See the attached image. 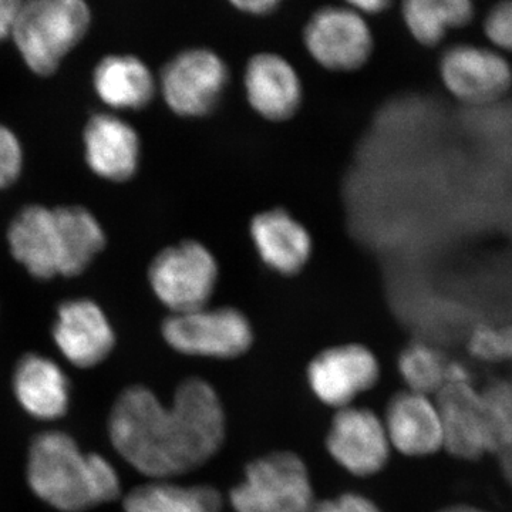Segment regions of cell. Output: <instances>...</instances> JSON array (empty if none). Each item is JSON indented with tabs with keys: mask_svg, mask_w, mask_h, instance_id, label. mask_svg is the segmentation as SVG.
<instances>
[{
	"mask_svg": "<svg viewBox=\"0 0 512 512\" xmlns=\"http://www.w3.org/2000/svg\"><path fill=\"white\" fill-rule=\"evenodd\" d=\"M109 434L130 466L164 480L202 466L220 450L224 409L210 384L194 377L178 386L170 407L147 387L133 386L114 403Z\"/></svg>",
	"mask_w": 512,
	"mask_h": 512,
	"instance_id": "obj_1",
	"label": "cell"
},
{
	"mask_svg": "<svg viewBox=\"0 0 512 512\" xmlns=\"http://www.w3.org/2000/svg\"><path fill=\"white\" fill-rule=\"evenodd\" d=\"M28 481L33 493L50 507L82 512L116 500L120 478L106 458L83 453L62 431H46L29 451Z\"/></svg>",
	"mask_w": 512,
	"mask_h": 512,
	"instance_id": "obj_2",
	"label": "cell"
},
{
	"mask_svg": "<svg viewBox=\"0 0 512 512\" xmlns=\"http://www.w3.org/2000/svg\"><path fill=\"white\" fill-rule=\"evenodd\" d=\"M90 25V10L80 0H35L22 3L12 36L33 72L49 76Z\"/></svg>",
	"mask_w": 512,
	"mask_h": 512,
	"instance_id": "obj_3",
	"label": "cell"
},
{
	"mask_svg": "<svg viewBox=\"0 0 512 512\" xmlns=\"http://www.w3.org/2000/svg\"><path fill=\"white\" fill-rule=\"evenodd\" d=\"M229 498L235 512H311L316 504L308 468L292 453L268 454L249 464Z\"/></svg>",
	"mask_w": 512,
	"mask_h": 512,
	"instance_id": "obj_4",
	"label": "cell"
},
{
	"mask_svg": "<svg viewBox=\"0 0 512 512\" xmlns=\"http://www.w3.org/2000/svg\"><path fill=\"white\" fill-rule=\"evenodd\" d=\"M148 279L173 315L197 311L207 306L217 286V259L200 242L183 241L154 258Z\"/></svg>",
	"mask_w": 512,
	"mask_h": 512,
	"instance_id": "obj_5",
	"label": "cell"
},
{
	"mask_svg": "<svg viewBox=\"0 0 512 512\" xmlns=\"http://www.w3.org/2000/svg\"><path fill=\"white\" fill-rule=\"evenodd\" d=\"M163 336L184 355L231 359L251 348V323L234 308L197 309L165 320Z\"/></svg>",
	"mask_w": 512,
	"mask_h": 512,
	"instance_id": "obj_6",
	"label": "cell"
},
{
	"mask_svg": "<svg viewBox=\"0 0 512 512\" xmlns=\"http://www.w3.org/2000/svg\"><path fill=\"white\" fill-rule=\"evenodd\" d=\"M228 82L227 66L217 53L190 49L165 64L161 93L178 116L204 117L218 106Z\"/></svg>",
	"mask_w": 512,
	"mask_h": 512,
	"instance_id": "obj_7",
	"label": "cell"
},
{
	"mask_svg": "<svg viewBox=\"0 0 512 512\" xmlns=\"http://www.w3.org/2000/svg\"><path fill=\"white\" fill-rule=\"evenodd\" d=\"M303 37L313 59L332 72H355L373 52L372 30L365 16L349 5L319 9Z\"/></svg>",
	"mask_w": 512,
	"mask_h": 512,
	"instance_id": "obj_8",
	"label": "cell"
},
{
	"mask_svg": "<svg viewBox=\"0 0 512 512\" xmlns=\"http://www.w3.org/2000/svg\"><path fill=\"white\" fill-rule=\"evenodd\" d=\"M444 86L467 104H490L501 99L512 86V70L503 56L473 45H458L440 60Z\"/></svg>",
	"mask_w": 512,
	"mask_h": 512,
	"instance_id": "obj_9",
	"label": "cell"
},
{
	"mask_svg": "<svg viewBox=\"0 0 512 512\" xmlns=\"http://www.w3.org/2000/svg\"><path fill=\"white\" fill-rule=\"evenodd\" d=\"M326 446L339 466L359 477L379 473L386 466L392 447L383 421L359 407H345L336 413Z\"/></svg>",
	"mask_w": 512,
	"mask_h": 512,
	"instance_id": "obj_10",
	"label": "cell"
},
{
	"mask_svg": "<svg viewBox=\"0 0 512 512\" xmlns=\"http://www.w3.org/2000/svg\"><path fill=\"white\" fill-rule=\"evenodd\" d=\"M380 369L369 349L360 345L336 346L319 353L308 369L309 384L319 400L345 409L359 394L375 386Z\"/></svg>",
	"mask_w": 512,
	"mask_h": 512,
	"instance_id": "obj_11",
	"label": "cell"
},
{
	"mask_svg": "<svg viewBox=\"0 0 512 512\" xmlns=\"http://www.w3.org/2000/svg\"><path fill=\"white\" fill-rule=\"evenodd\" d=\"M443 447L461 460H478L491 453L490 434L481 393L471 382H447L437 393Z\"/></svg>",
	"mask_w": 512,
	"mask_h": 512,
	"instance_id": "obj_12",
	"label": "cell"
},
{
	"mask_svg": "<svg viewBox=\"0 0 512 512\" xmlns=\"http://www.w3.org/2000/svg\"><path fill=\"white\" fill-rule=\"evenodd\" d=\"M53 338L66 360L82 369L103 362L116 343L106 315L96 303L87 299L60 306Z\"/></svg>",
	"mask_w": 512,
	"mask_h": 512,
	"instance_id": "obj_13",
	"label": "cell"
},
{
	"mask_svg": "<svg viewBox=\"0 0 512 512\" xmlns=\"http://www.w3.org/2000/svg\"><path fill=\"white\" fill-rule=\"evenodd\" d=\"M249 106L264 119L286 121L302 103V84L292 64L274 53L252 57L245 70Z\"/></svg>",
	"mask_w": 512,
	"mask_h": 512,
	"instance_id": "obj_14",
	"label": "cell"
},
{
	"mask_svg": "<svg viewBox=\"0 0 512 512\" xmlns=\"http://www.w3.org/2000/svg\"><path fill=\"white\" fill-rule=\"evenodd\" d=\"M384 429L390 446L404 456L426 457L443 447V427L437 404L429 396L397 393L386 409Z\"/></svg>",
	"mask_w": 512,
	"mask_h": 512,
	"instance_id": "obj_15",
	"label": "cell"
},
{
	"mask_svg": "<svg viewBox=\"0 0 512 512\" xmlns=\"http://www.w3.org/2000/svg\"><path fill=\"white\" fill-rule=\"evenodd\" d=\"M249 232L262 262L278 274H299L311 259L312 238L308 229L285 210L255 215Z\"/></svg>",
	"mask_w": 512,
	"mask_h": 512,
	"instance_id": "obj_16",
	"label": "cell"
},
{
	"mask_svg": "<svg viewBox=\"0 0 512 512\" xmlns=\"http://www.w3.org/2000/svg\"><path fill=\"white\" fill-rule=\"evenodd\" d=\"M86 158L90 168L110 181H127L136 174L140 140L136 130L109 114L94 116L84 131Z\"/></svg>",
	"mask_w": 512,
	"mask_h": 512,
	"instance_id": "obj_17",
	"label": "cell"
},
{
	"mask_svg": "<svg viewBox=\"0 0 512 512\" xmlns=\"http://www.w3.org/2000/svg\"><path fill=\"white\" fill-rule=\"evenodd\" d=\"M10 251L39 279L60 275V239L55 211L33 205L20 212L9 229Z\"/></svg>",
	"mask_w": 512,
	"mask_h": 512,
	"instance_id": "obj_18",
	"label": "cell"
},
{
	"mask_svg": "<svg viewBox=\"0 0 512 512\" xmlns=\"http://www.w3.org/2000/svg\"><path fill=\"white\" fill-rule=\"evenodd\" d=\"M13 392L26 413L55 420L69 409L70 384L62 367L49 357L26 355L16 366Z\"/></svg>",
	"mask_w": 512,
	"mask_h": 512,
	"instance_id": "obj_19",
	"label": "cell"
},
{
	"mask_svg": "<svg viewBox=\"0 0 512 512\" xmlns=\"http://www.w3.org/2000/svg\"><path fill=\"white\" fill-rule=\"evenodd\" d=\"M94 87L104 103L120 110L146 107L156 94L150 69L134 56H109L94 72Z\"/></svg>",
	"mask_w": 512,
	"mask_h": 512,
	"instance_id": "obj_20",
	"label": "cell"
},
{
	"mask_svg": "<svg viewBox=\"0 0 512 512\" xmlns=\"http://www.w3.org/2000/svg\"><path fill=\"white\" fill-rule=\"evenodd\" d=\"M53 211L59 229L60 275L83 274L106 244L103 228L82 207H59Z\"/></svg>",
	"mask_w": 512,
	"mask_h": 512,
	"instance_id": "obj_21",
	"label": "cell"
},
{
	"mask_svg": "<svg viewBox=\"0 0 512 512\" xmlns=\"http://www.w3.org/2000/svg\"><path fill=\"white\" fill-rule=\"evenodd\" d=\"M222 498L207 485L184 487L154 481L134 488L124 501L126 512H221Z\"/></svg>",
	"mask_w": 512,
	"mask_h": 512,
	"instance_id": "obj_22",
	"label": "cell"
},
{
	"mask_svg": "<svg viewBox=\"0 0 512 512\" xmlns=\"http://www.w3.org/2000/svg\"><path fill=\"white\" fill-rule=\"evenodd\" d=\"M474 13L473 3L468 0H409L403 5L407 29L427 47L439 45L448 30L470 25Z\"/></svg>",
	"mask_w": 512,
	"mask_h": 512,
	"instance_id": "obj_23",
	"label": "cell"
},
{
	"mask_svg": "<svg viewBox=\"0 0 512 512\" xmlns=\"http://www.w3.org/2000/svg\"><path fill=\"white\" fill-rule=\"evenodd\" d=\"M399 372L409 392L430 396L446 384L448 362L439 350L427 343L407 346L399 356Z\"/></svg>",
	"mask_w": 512,
	"mask_h": 512,
	"instance_id": "obj_24",
	"label": "cell"
},
{
	"mask_svg": "<svg viewBox=\"0 0 512 512\" xmlns=\"http://www.w3.org/2000/svg\"><path fill=\"white\" fill-rule=\"evenodd\" d=\"M481 393L491 453L512 447V383L498 380Z\"/></svg>",
	"mask_w": 512,
	"mask_h": 512,
	"instance_id": "obj_25",
	"label": "cell"
},
{
	"mask_svg": "<svg viewBox=\"0 0 512 512\" xmlns=\"http://www.w3.org/2000/svg\"><path fill=\"white\" fill-rule=\"evenodd\" d=\"M484 32L493 45L512 52V2L497 3L487 13Z\"/></svg>",
	"mask_w": 512,
	"mask_h": 512,
	"instance_id": "obj_26",
	"label": "cell"
},
{
	"mask_svg": "<svg viewBox=\"0 0 512 512\" xmlns=\"http://www.w3.org/2000/svg\"><path fill=\"white\" fill-rule=\"evenodd\" d=\"M22 168V150L12 131L0 126V188L15 183Z\"/></svg>",
	"mask_w": 512,
	"mask_h": 512,
	"instance_id": "obj_27",
	"label": "cell"
},
{
	"mask_svg": "<svg viewBox=\"0 0 512 512\" xmlns=\"http://www.w3.org/2000/svg\"><path fill=\"white\" fill-rule=\"evenodd\" d=\"M311 512H380L372 501L357 494H343L315 504Z\"/></svg>",
	"mask_w": 512,
	"mask_h": 512,
	"instance_id": "obj_28",
	"label": "cell"
},
{
	"mask_svg": "<svg viewBox=\"0 0 512 512\" xmlns=\"http://www.w3.org/2000/svg\"><path fill=\"white\" fill-rule=\"evenodd\" d=\"M232 6L247 15L266 16L274 13L281 6V2L278 0H237V2H232Z\"/></svg>",
	"mask_w": 512,
	"mask_h": 512,
	"instance_id": "obj_29",
	"label": "cell"
},
{
	"mask_svg": "<svg viewBox=\"0 0 512 512\" xmlns=\"http://www.w3.org/2000/svg\"><path fill=\"white\" fill-rule=\"evenodd\" d=\"M20 6L22 2L18 0H0V39L12 35Z\"/></svg>",
	"mask_w": 512,
	"mask_h": 512,
	"instance_id": "obj_30",
	"label": "cell"
},
{
	"mask_svg": "<svg viewBox=\"0 0 512 512\" xmlns=\"http://www.w3.org/2000/svg\"><path fill=\"white\" fill-rule=\"evenodd\" d=\"M350 8L359 12L360 15H377L382 13L384 9L389 8L390 3L384 0H359V2H350Z\"/></svg>",
	"mask_w": 512,
	"mask_h": 512,
	"instance_id": "obj_31",
	"label": "cell"
},
{
	"mask_svg": "<svg viewBox=\"0 0 512 512\" xmlns=\"http://www.w3.org/2000/svg\"><path fill=\"white\" fill-rule=\"evenodd\" d=\"M439 512H488L485 510H481V508L474 507V505L468 504H456L450 505V507L443 508Z\"/></svg>",
	"mask_w": 512,
	"mask_h": 512,
	"instance_id": "obj_32",
	"label": "cell"
}]
</instances>
